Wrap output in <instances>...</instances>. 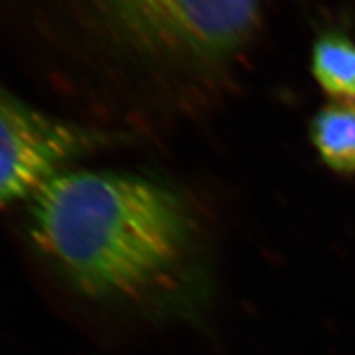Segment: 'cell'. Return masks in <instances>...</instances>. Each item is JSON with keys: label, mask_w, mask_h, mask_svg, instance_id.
<instances>
[{"label": "cell", "mask_w": 355, "mask_h": 355, "mask_svg": "<svg viewBox=\"0 0 355 355\" xmlns=\"http://www.w3.org/2000/svg\"><path fill=\"white\" fill-rule=\"evenodd\" d=\"M28 234L61 280L94 304L166 313L197 297L190 212L144 176L60 172L28 202Z\"/></svg>", "instance_id": "6da1fadb"}, {"label": "cell", "mask_w": 355, "mask_h": 355, "mask_svg": "<svg viewBox=\"0 0 355 355\" xmlns=\"http://www.w3.org/2000/svg\"><path fill=\"white\" fill-rule=\"evenodd\" d=\"M121 43L187 67L224 64L258 26L259 0H80Z\"/></svg>", "instance_id": "7a4b0ae2"}, {"label": "cell", "mask_w": 355, "mask_h": 355, "mask_svg": "<svg viewBox=\"0 0 355 355\" xmlns=\"http://www.w3.org/2000/svg\"><path fill=\"white\" fill-rule=\"evenodd\" d=\"M104 142L98 132L42 113L0 87V206L30 202L64 166Z\"/></svg>", "instance_id": "3957f363"}, {"label": "cell", "mask_w": 355, "mask_h": 355, "mask_svg": "<svg viewBox=\"0 0 355 355\" xmlns=\"http://www.w3.org/2000/svg\"><path fill=\"white\" fill-rule=\"evenodd\" d=\"M321 160L339 173H355V101H338L321 108L309 126Z\"/></svg>", "instance_id": "277c9868"}, {"label": "cell", "mask_w": 355, "mask_h": 355, "mask_svg": "<svg viewBox=\"0 0 355 355\" xmlns=\"http://www.w3.org/2000/svg\"><path fill=\"white\" fill-rule=\"evenodd\" d=\"M318 85L340 101H355V43L336 31L321 35L313 48Z\"/></svg>", "instance_id": "5b68a950"}]
</instances>
